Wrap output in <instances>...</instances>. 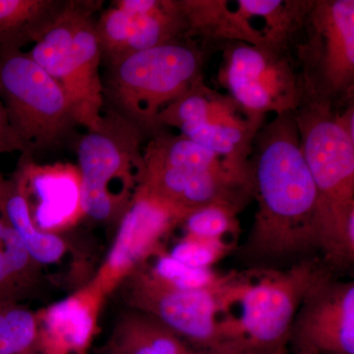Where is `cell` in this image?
I'll list each match as a JSON object with an SVG mask.
<instances>
[{
	"instance_id": "8992f818",
	"label": "cell",
	"mask_w": 354,
	"mask_h": 354,
	"mask_svg": "<svg viewBox=\"0 0 354 354\" xmlns=\"http://www.w3.org/2000/svg\"><path fill=\"white\" fill-rule=\"evenodd\" d=\"M100 3L67 1L50 29L27 53L62 88L77 124L87 131L101 127L106 101L100 72L102 50L94 17Z\"/></svg>"
},
{
	"instance_id": "2e32d148",
	"label": "cell",
	"mask_w": 354,
	"mask_h": 354,
	"mask_svg": "<svg viewBox=\"0 0 354 354\" xmlns=\"http://www.w3.org/2000/svg\"><path fill=\"white\" fill-rule=\"evenodd\" d=\"M12 178L27 202L32 223L41 232L62 234L85 216L77 165H39L21 158Z\"/></svg>"
},
{
	"instance_id": "484cf974",
	"label": "cell",
	"mask_w": 354,
	"mask_h": 354,
	"mask_svg": "<svg viewBox=\"0 0 354 354\" xmlns=\"http://www.w3.org/2000/svg\"><path fill=\"white\" fill-rule=\"evenodd\" d=\"M15 152L22 153V149L9 124L6 106L0 95V155Z\"/></svg>"
},
{
	"instance_id": "3957f363",
	"label": "cell",
	"mask_w": 354,
	"mask_h": 354,
	"mask_svg": "<svg viewBox=\"0 0 354 354\" xmlns=\"http://www.w3.org/2000/svg\"><path fill=\"white\" fill-rule=\"evenodd\" d=\"M341 109L304 101L292 114L318 192L320 252L326 265L344 268L354 260V137L342 123Z\"/></svg>"
},
{
	"instance_id": "4316f807",
	"label": "cell",
	"mask_w": 354,
	"mask_h": 354,
	"mask_svg": "<svg viewBox=\"0 0 354 354\" xmlns=\"http://www.w3.org/2000/svg\"><path fill=\"white\" fill-rule=\"evenodd\" d=\"M102 354H109V353H104H104H102Z\"/></svg>"
},
{
	"instance_id": "5bb4252c",
	"label": "cell",
	"mask_w": 354,
	"mask_h": 354,
	"mask_svg": "<svg viewBox=\"0 0 354 354\" xmlns=\"http://www.w3.org/2000/svg\"><path fill=\"white\" fill-rule=\"evenodd\" d=\"M290 354H354V283L330 274L304 298L291 326Z\"/></svg>"
},
{
	"instance_id": "6da1fadb",
	"label": "cell",
	"mask_w": 354,
	"mask_h": 354,
	"mask_svg": "<svg viewBox=\"0 0 354 354\" xmlns=\"http://www.w3.org/2000/svg\"><path fill=\"white\" fill-rule=\"evenodd\" d=\"M258 208L242 257L272 262L320 251V205L292 113L256 133L250 156Z\"/></svg>"
},
{
	"instance_id": "ffe728a7",
	"label": "cell",
	"mask_w": 354,
	"mask_h": 354,
	"mask_svg": "<svg viewBox=\"0 0 354 354\" xmlns=\"http://www.w3.org/2000/svg\"><path fill=\"white\" fill-rule=\"evenodd\" d=\"M129 16L127 55L185 39V20L179 0H118Z\"/></svg>"
},
{
	"instance_id": "52a82bcc",
	"label": "cell",
	"mask_w": 354,
	"mask_h": 354,
	"mask_svg": "<svg viewBox=\"0 0 354 354\" xmlns=\"http://www.w3.org/2000/svg\"><path fill=\"white\" fill-rule=\"evenodd\" d=\"M147 135L109 108L101 127L88 131L77 145L84 216L118 223L131 204L143 171Z\"/></svg>"
},
{
	"instance_id": "7c38bea8",
	"label": "cell",
	"mask_w": 354,
	"mask_h": 354,
	"mask_svg": "<svg viewBox=\"0 0 354 354\" xmlns=\"http://www.w3.org/2000/svg\"><path fill=\"white\" fill-rule=\"evenodd\" d=\"M158 127L176 128L179 135L208 149L234 169L251 172L258 130L228 95L209 88L204 80L158 114Z\"/></svg>"
},
{
	"instance_id": "30bf717a",
	"label": "cell",
	"mask_w": 354,
	"mask_h": 354,
	"mask_svg": "<svg viewBox=\"0 0 354 354\" xmlns=\"http://www.w3.org/2000/svg\"><path fill=\"white\" fill-rule=\"evenodd\" d=\"M0 95L22 158L55 148L77 124L64 91L27 53H0Z\"/></svg>"
},
{
	"instance_id": "e0dca14e",
	"label": "cell",
	"mask_w": 354,
	"mask_h": 354,
	"mask_svg": "<svg viewBox=\"0 0 354 354\" xmlns=\"http://www.w3.org/2000/svg\"><path fill=\"white\" fill-rule=\"evenodd\" d=\"M106 295L93 283L35 311L39 341L46 354H88Z\"/></svg>"
},
{
	"instance_id": "7a4b0ae2",
	"label": "cell",
	"mask_w": 354,
	"mask_h": 354,
	"mask_svg": "<svg viewBox=\"0 0 354 354\" xmlns=\"http://www.w3.org/2000/svg\"><path fill=\"white\" fill-rule=\"evenodd\" d=\"M325 263L304 258L288 269L230 272L221 290L225 330L241 354H290L291 326L304 298L330 276Z\"/></svg>"
},
{
	"instance_id": "9c48e42d",
	"label": "cell",
	"mask_w": 354,
	"mask_h": 354,
	"mask_svg": "<svg viewBox=\"0 0 354 354\" xmlns=\"http://www.w3.org/2000/svg\"><path fill=\"white\" fill-rule=\"evenodd\" d=\"M225 274L212 288H181L158 276L146 263L115 292L128 308L153 317L198 348L212 354H241L223 326L221 290Z\"/></svg>"
},
{
	"instance_id": "4fadbf2b",
	"label": "cell",
	"mask_w": 354,
	"mask_h": 354,
	"mask_svg": "<svg viewBox=\"0 0 354 354\" xmlns=\"http://www.w3.org/2000/svg\"><path fill=\"white\" fill-rule=\"evenodd\" d=\"M191 213L138 186L108 255L91 281L109 297L130 274L165 251V239Z\"/></svg>"
},
{
	"instance_id": "5b68a950",
	"label": "cell",
	"mask_w": 354,
	"mask_h": 354,
	"mask_svg": "<svg viewBox=\"0 0 354 354\" xmlns=\"http://www.w3.org/2000/svg\"><path fill=\"white\" fill-rule=\"evenodd\" d=\"M214 50L179 39L137 51L109 65L104 100L147 136L158 132V114L200 81Z\"/></svg>"
},
{
	"instance_id": "ac0fdd59",
	"label": "cell",
	"mask_w": 354,
	"mask_h": 354,
	"mask_svg": "<svg viewBox=\"0 0 354 354\" xmlns=\"http://www.w3.org/2000/svg\"><path fill=\"white\" fill-rule=\"evenodd\" d=\"M185 20V39H194L214 50L215 46L241 41L263 44L260 30L236 10H230L225 0H179Z\"/></svg>"
},
{
	"instance_id": "d4e9b609",
	"label": "cell",
	"mask_w": 354,
	"mask_h": 354,
	"mask_svg": "<svg viewBox=\"0 0 354 354\" xmlns=\"http://www.w3.org/2000/svg\"><path fill=\"white\" fill-rule=\"evenodd\" d=\"M232 249V244L225 241H207L184 235L174 250L167 253L187 267L212 269V266L223 259Z\"/></svg>"
},
{
	"instance_id": "d6986e66",
	"label": "cell",
	"mask_w": 354,
	"mask_h": 354,
	"mask_svg": "<svg viewBox=\"0 0 354 354\" xmlns=\"http://www.w3.org/2000/svg\"><path fill=\"white\" fill-rule=\"evenodd\" d=\"M104 353L109 354H212L186 341L162 323L129 309L114 325Z\"/></svg>"
},
{
	"instance_id": "cb8c5ba5",
	"label": "cell",
	"mask_w": 354,
	"mask_h": 354,
	"mask_svg": "<svg viewBox=\"0 0 354 354\" xmlns=\"http://www.w3.org/2000/svg\"><path fill=\"white\" fill-rule=\"evenodd\" d=\"M239 212L230 207L211 205L195 209L183 223L185 235L207 239L225 241V236H237L239 232Z\"/></svg>"
},
{
	"instance_id": "8fae6325",
	"label": "cell",
	"mask_w": 354,
	"mask_h": 354,
	"mask_svg": "<svg viewBox=\"0 0 354 354\" xmlns=\"http://www.w3.org/2000/svg\"><path fill=\"white\" fill-rule=\"evenodd\" d=\"M221 48L218 80L255 129L264 124L268 113H293L304 101L301 73L290 53L241 41Z\"/></svg>"
},
{
	"instance_id": "7402d4cb",
	"label": "cell",
	"mask_w": 354,
	"mask_h": 354,
	"mask_svg": "<svg viewBox=\"0 0 354 354\" xmlns=\"http://www.w3.org/2000/svg\"><path fill=\"white\" fill-rule=\"evenodd\" d=\"M64 0H0V53L22 51L48 31Z\"/></svg>"
},
{
	"instance_id": "603a6c76",
	"label": "cell",
	"mask_w": 354,
	"mask_h": 354,
	"mask_svg": "<svg viewBox=\"0 0 354 354\" xmlns=\"http://www.w3.org/2000/svg\"><path fill=\"white\" fill-rule=\"evenodd\" d=\"M0 354H46L36 313L24 304H0Z\"/></svg>"
},
{
	"instance_id": "ba28073f",
	"label": "cell",
	"mask_w": 354,
	"mask_h": 354,
	"mask_svg": "<svg viewBox=\"0 0 354 354\" xmlns=\"http://www.w3.org/2000/svg\"><path fill=\"white\" fill-rule=\"evenodd\" d=\"M291 53L304 81V101L337 109L353 102V0H306Z\"/></svg>"
},
{
	"instance_id": "9a60e30c",
	"label": "cell",
	"mask_w": 354,
	"mask_h": 354,
	"mask_svg": "<svg viewBox=\"0 0 354 354\" xmlns=\"http://www.w3.org/2000/svg\"><path fill=\"white\" fill-rule=\"evenodd\" d=\"M0 185V209L19 235L28 252L43 270L48 281L72 291L92 278L93 265L88 249L62 234L44 232L35 227L27 202L12 177Z\"/></svg>"
},
{
	"instance_id": "44dd1931",
	"label": "cell",
	"mask_w": 354,
	"mask_h": 354,
	"mask_svg": "<svg viewBox=\"0 0 354 354\" xmlns=\"http://www.w3.org/2000/svg\"><path fill=\"white\" fill-rule=\"evenodd\" d=\"M3 176L0 174V185ZM43 270L0 209V304H22L41 288Z\"/></svg>"
},
{
	"instance_id": "277c9868",
	"label": "cell",
	"mask_w": 354,
	"mask_h": 354,
	"mask_svg": "<svg viewBox=\"0 0 354 354\" xmlns=\"http://www.w3.org/2000/svg\"><path fill=\"white\" fill-rule=\"evenodd\" d=\"M149 138L140 187L189 212L211 205L241 212L253 200L252 171L235 169L208 149L167 129Z\"/></svg>"
}]
</instances>
